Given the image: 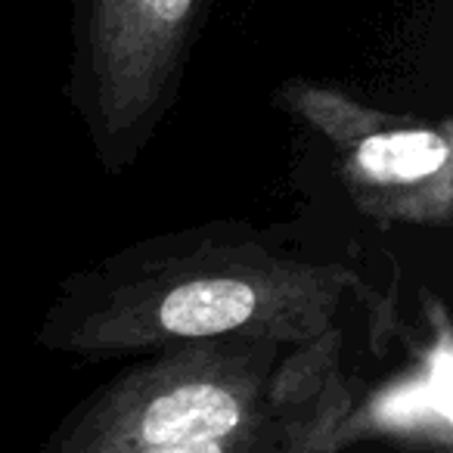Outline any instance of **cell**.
<instances>
[{
  "label": "cell",
  "instance_id": "cell-4",
  "mask_svg": "<svg viewBox=\"0 0 453 453\" xmlns=\"http://www.w3.org/2000/svg\"><path fill=\"white\" fill-rule=\"evenodd\" d=\"M273 106L314 137L360 218L382 230H444L453 220V121L372 106L351 88L296 75Z\"/></svg>",
  "mask_w": 453,
  "mask_h": 453
},
{
  "label": "cell",
  "instance_id": "cell-1",
  "mask_svg": "<svg viewBox=\"0 0 453 453\" xmlns=\"http://www.w3.org/2000/svg\"><path fill=\"white\" fill-rule=\"evenodd\" d=\"M382 342L395 308L357 265L304 252L289 226L208 220L152 234L72 271L35 342L63 357H140L214 339L308 345L348 314Z\"/></svg>",
  "mask_w": 453,
  "mask_h": 453
},
{
  "label": "cell",
  "instance_id": "cell-5",
  "mask_svg": "<svg viewBox=\"0 0 453 453\" xmlns=\"http://www.w3.org/2000/svg\"><path fill=\"white\" fill-rule=\"evenodd\" d=\"M372 441L407 453H453V326L438 292H419L407 357L364 395L354 391L335 426L339 453Z\"/></svg>",
  "mask_w": 453,
  "mask_h": 453
},
{
  "label": "cell",
  "instance_id": "cell-2",
  "mask_svg": "<svg viewBox=\"0 0 453 453\" xmlns=\"http://www.w3.org/2000/svg\"><path fill=\"white\" fill-rule=\"evenodd\" d=\"M289 348L214 339L140 354L78 401L38 453H156L242 428L271 403Z\"/></svg>",
  "mask_w": 453,
  "mask_h": 453
},
{
  "label": "cell",
  "instance_id": "cell-6",
  "mask_svg": "<svg viewBox=\"0 0 453 453\" xmlns=\"http://www.w3.org/2000/svg\"><path fill=\"white\" fill-rule=\"evenodd\" d=\"M345 326H335L320 339L286 351L280 364L286 395L283 453H339L335 426L357 391L345 366Z\"/></svg>",
  "mask_w": 453,
  "mask_h": 453
},
{
  "label": "cell",
  "instance_id": "cell-3",
  "mask_svg": "<svg viewBox=\"0 0 453 453\" xmlns=\"http://www.w3.org/2000/svg\"><path fill=\"white\" fill-rule=\"evenodd\" d=\"M205 13L208 0H72L65 96L106 174L162 131Z\"/></svg>",
  "mask_w": 453,
  "mask_h": 453
},
{
  "label": "cell",
  "instance_id": "cell-7",
  "mask_svg": "<svg viewBox=\"0 0 453 453\" xmlns=\"http://www.w3.org/2000/svg\"><path fill=\"white\" fill-rule=\"evenodd\" d=\"M286 447V395L280 385V370L271 388V403L258 419L246 422L242 428L218 434V438L193 441V444L168 447L156 453H283Z\"/></svg>",
  "mask_w": 453,
  "mask_h": 453
}]
</instances>
